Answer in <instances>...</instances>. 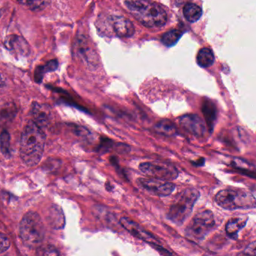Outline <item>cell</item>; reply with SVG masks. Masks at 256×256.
Listing matches in <instances>:
<instances>
[{
    "mask_svg": "<svg viewBox=\"0 0 256 256\" xmlns=\"http://www.w3.org/2000/svg\"><path fill=\"white\" fill-rule=\"evenodd\" d=\"M46 136L42 128L34 121L25 126L20 140V154L24 162L30 167L41 161L46 145Z\"/></svg>",
    "mask_w": 256,
    "mask_h": 256,
    "instance_id": "1",
    "label": "cell"
},
{
    "mask_svg": "<svg viewBox=\"0 0 256 256\" xmlns=\"http://www.w3.org/2000/svg\"><path fill=\"white\" fill-rule=\"evenodd\" d=\"M128 11L144 26L161 28L166 24L168 16L162 7L150 0H124Z\"/></svg>",
    "mask_w": 256,
    "mask_h": 256,
    "instance_id": "2",
    "label": "cell"
},
{
    "mask_svg": "<svg viewBox=\"0 0 256 256\" xmlns=\"http://www.w3.org/2000/svg\"><path fill=\"white\" fill-rule=\"evenodd\" d=\"M216 203L224 210L252 209L256 208V198L251 192L242 188H229L218 192Z\"/></svg>",
    "mask_w": 256,
    "mask_h": 256,
    "instance_id": "3",
    "label": "cell"
},
{
    "mask_svg": "<svg viewBox=\"0 0 256 256\" xmlns=\"http://www.w3.org/2000/svg\"><path fill=\"white\" fill-rule=\"evenodd\" d=\"M19 230L22 241L30 248L40 246L46 235V228L41 216L34 211L25 214L20 222Z\"/></svg>",
    "mask_w": 256,
    "mask_h": 256,
    "instance_id": "4",
    "label": "cell"
},
{
    "mask_svg": "<svg viewBox=\"0 0 256 256\" xmlns=\"http://www.w3.org/2000/svg\"><path fill=\"white\" fill-rule=\"evenodd\" d=\"M200 196L197 190H186L176 196L169 208L167 217L175 224H181L192 212L194 204Z\"/></svg>",
    "mask_w": 256,
    "mask_h": 256,
    "instance_id": "5",
    "label": "cell"
},
{
    "mask_svg": "<svg viewBox=\"0 0 256 256\" xmlns=\"http://www.w3.org/2000/svg\"><path fill=\"white\" fill-rule=\"evenodd\" d=\"M214 214L209 210L200 211L193 216L187 226L186 234L192 240L200 242L214 228Z\"/></svg>",
    "mask_w": 256,
    "mask_h": 256,
    "instance_id": "6",
    "label": "cell"
},
{
    "mask_svg": "<svg viewBox=\"0 0 256 256\" xmlns=\"http://www.w3.org/2000/svg\"><path fill=\"white\" fill-rule=\"evenodd\" d=\"M121 226L128 230L131 234L136 238H138V239L142 240L144 242L149 244L151 246L155 248L156 250H158L161 253H164V254H172V253L168 252L166 248H163L160 244V241L157 240L154 235L150 233L148 230H145L144 228H142L140 224L136 223V222L132 221L130 218H126V217H122L120 218Z\"/></svg>",
    "mask_w": 256,
    "mask_h": 256,
    "instance_id": "7",
    "label": "cell"
},
{
    "mask_svg": "<svg viewBox=\"0 0 256 256\" xmlns=\"http://www.w3.org/2000/svg\"><path fill=\"white\" fill-rule=\"evenodd\" d=\"M139 169L148 176L162 180H173L178 176V170L175 168L154 162L142 163L139 164Z\"/></svg>",
    "mask_w": 256,
    "mask_h": 256,
    "instance_id": "8",
    "label": "cell"
},
{
    "mask_svg": "<svg viewBox=\"0 0 256 256\" xmlns=\"http://www.w3.org/2000/svg\"><path fill=\"white\" fill-rule=\"evenodd\" d=\"M139 184L152 194L160 197H166L173 192L176 186L169 181L162 180L156 178H140Z\"/></svg>",
    "mask_w": 256,
    "mask_h": 256,
    "instance_id": "9",
    "label": "cell"
},
{
    "mask_svg": "<svg viewBox=\"0 0 256 256\" xmlns=\"http://www.w3.org/2000/svg\"><path fill=\"white\" fill-rule=\"evenodd\" d=\"M180 125L190 134L196 137H203L206 133V124L197 114H186L179 120Z\"/></svg>",
    "mask_w": 256,
    "mask_h": 256,
    "instance_id": "10",
    "label": "cell"
},
{
    "mask_svg": "<svg viewBox=\"0 0 256 256\" xmlns=\"http://www.w3.org/2000/svg\"><path fill=\"white\" fill-rule=\"evenodd\" d=\"M32 120L40 128L48 127L53 119V114L50 106L46 104L34 103L31 109Z\"/></svg>",
    "mask_w": 256,
    "mask_h": 256,
    "instance_id": "11",
    "label": "cell"
},
{
    "mask_svg": "<svg viewBox=\"0 0 256 256\" xmlns=\"http://www.w3.org/2000/svg\"><path fill=\"white\" fill-rule=\"evenodd\" d=\"M5 46L8 50H12L18 54H28L30 52L29 44L24 38L19 36L11 35L7 36Z\"/></svg>",
    "mask_w": 256,
    "mask_h": 256,
    "instance_id": "12",
    "label": "cell"
},
{
    "mask_svg": "<svg viewBox=\"0 0 256 256\" xmlns=\"http://www.w3.org/2000/svg\"><path fill=\"white\" fill-rule=\"evenodd\" d=\"M202 113L206 124V128L212 132L215 126L217 118V108L214 102L206 100L203 102L202 106Z\"/></svg>",
    "mask_w": 256,
    "mask_h": 256,
    "instance_id": "13",
    "label": "cell"
},
{
    "mask_svg": "<svg viewBox=\"0 0 256 256\" xmlns=\"http://www.w3.org/2000/svg\"><path fill=\"white\" fill-rule=\"evenodd\" d=\"M114 30L120 37H131L134 34V28L133 24L124 17H116L114 20Z\"/></svg>",
    "mask_w": 256,
    "mask_h": 256,
    "instance_id": "14",
    "label": "cell"
},
{
    "mask_svg": "<svg viewBox=\"0 0 256 256\" xmlns=\"http://www.w3.org/2000/svg\"><path fill=\"white\" fill-rule=\"evenodd\" d=\"M248 218L245 217H234L230 218L226 226V232L230 238L236 239L238 232L242 230L246 224Z\"/></svg>",
    "mask_w": 256,
    "mask_h": 256,
    "instance_id": "15",
    "label": "cell"
},
{
    "mask_svg": "<svg viewBox=\"0 0 256 256\" xmlns=\"http://www.w3.org/2000/svg\"><path fill=\"white\" fill-rule=\"evenodd\" d=\"M184 16L188 22L194 23L202 17V10L196 4H188L184 6Z\"/></svg>",
    "mask_w": 256,
    "mask_h": 256,
    "instance_id": "16",
    "label": "cell"
},
{
    "mask_svg": "<svg viewBox=\"0 0 256 256\" xmlns=\"http://www.w3.org/2000/svg\"><path fill=\"white\" fill-rule=\"evenodd\" d=\"M155 130L160 134L166 136H174L178 133L176 126L169 120H162L157 122Z\"/></svg>",
    "mask_w": 256,
    "mask_h": 256,
    "instance_id": "17",
    "label": "cell"
},
{
    "mask_svg": "<svg viewBox=\"0 0 256 256\" xmlns=\"http://www.w3.org/2000/svg\"><path fill=\"white\" fill-rule=\"evenodd\" d=\"M197 62L200 66L206 68L212 66L214 62V55L210 48L200 49L197 56Z\"/></svg>",
    "mask_w": 256,
    "mask_h": 256,
    "instance_id": "18",
    "label": "cell"
},
{
    "mask_svg": "<svg viewBox=\"0 0 256 256\" xmlns=\"http://www.w3.org/2000/svg\"><path fill=\"white\" fill-rule=\"evenodd\" d=\"M181 36H182V34L179 30H173L168 31L162 36V42L164 46L172 47L178 42V40L180 38Z\"/></svg>",
    "mask_w": 256,
    "mask_h": 256,
    "instance_id": "19",
    "label": "cell"
},
{
    "mask_svg": "<svg viewBox=\"0 0 256 256\" xmlns=\"http://www.w3.org/2000/svg\"><path fill=\"white\" fill-rule=\"evenodd\" d=\"M0 150L6 156H10V134L6 130H4L0 134Z\"/></svg>",
    "mask_w": 256,
    "mask_h": 256,
    "instance_id": "20",
    "label": "cell"
},
{
    "mask_svg": "<svg viewBox=\"0 0 256 256\" xmlns=\"http://www.w3.org/2000/svg\"><path fill=\"white\" fill-rule=\"evenodd\" d=\"M52 0H29L28 6L32 11L40 12L44 10Z\"/></svg>",
    "mask_w": 256,
    "mask_h": 256,
    "instance_id": "21",
    "label": "cell"
},
{
    "mask_svg": "<svg viewBox=\"0 0 256 256\" xmlns=\"http://www.w3.org/2000/svg\"><path fill=\"white\" fill-rule=\"evenodd\" d=\"M58 67V62L56 60H54L50 61V62H48L46 66H44L38 67L36 70V76L38 77L40 74H41V78H42L43 73L48 72H53L54 70H56Z\"/></svg>",
    "mask_w": 256,
    "mask_h": 256,
    "instance_id": "22",
    "label": "cell"
},
{
    "mask_svg": "<svg viewBox=\"0 0 256 256\" xmlns=\"http://www.w3.org/2000/svg\"><path fill=\"white\" fill-rule=\"evenodd\" d=\"M10 245L11 242L10 238L4 234L0 233V254L6 252L10 248Z\"/></svg>",
    "mask_w": 256,
    "mask_h": 256,
    "instance_id": "23",
    "label": "cell"
},
{
    "mask_svg": "<svg viewBox=\"0 0 256 256\" xmlns=\"http://www.w3.org/2000/svg\"><path fill=\"white\" fill-rule=\"evenodd\" d=\"M242 254H250V256H256V244L254 241L250 244L246 250L242 252Z\"/></svg>",
    "mask_w": 256,
    "mask_h": 256,
    "instance_id": "24",
    "label": "cell"
},
{
    "mask_svg": "<svg viewBox=\"0 0 256 256\" xmlns=\"http://www.w3.org/2000/svg\"><path fill=\"white\" fill-rule=\"evenodd\" d=\"M42 254H46V256H50V254H59L56 250L52 246H48L44 248Z\"/></svg>",
    "mask_w": 256,
    "mask_h": 256,
    "instance_id": "25",
    "label": "cell"
},
{
    "mask_svg": "<svg viewBox=\"0 0 256 256\" xmlns=\"http://www.w3.org/2000/svg\"><path fill=\"white\" fill-rule=\"evenodd\" d=\"M204 163V158H200V160H198L197 162H196V166H203Z\"/></svg>",
    "mask_w": 256,
    "mask_h": 256,
    "instance_id": "26",
    "label": "cell"
},
{
    "mask_svg": "<svg viewBox=\"0 0 256 256\" xmlns=\"http://www.w3.org/2000/svg\"><path fill=\"white\" fill-rule=\"evenodd\" d=\"M5 85V80H4V78L0 74V88H2Z\"/></svg>",
    "mask_w": 256,
    "mask_h": 256,
    "instance_id": "27",
    "label": "cell"
},
{
    "mask_svg": "<svg viewBox=\"0 0 256 256\" xmlns=\"http://www.w3.org/2000/svg\"><path fill=\"white\" fill-rule=\"evenodd\" d=\"M17 1L18 2H20V4L28 5V1H29V0H17Z\"/></svg>",
    "mask_w": 256,
    "mask_h": 256,
    "instance_id": "28",
    "label": "cell"
},
{
    "mask_svg": "<svg viewBox=\"0 0 256 256\" xmlns=\"http://www.w3.org/2000/svg\"><path fill=\"white\" fill-rule=\"evenodd\" d=\"M2 10H0V18H1V16H2Z\"/></svg>",
    "mask_w": 256,
    "mask_h": 256,
    "instance_id": "29",
    "label": "cell"
}]
</instances>
